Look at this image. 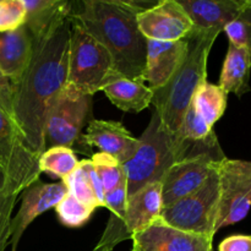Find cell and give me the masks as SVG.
I'll use <instances>...</instances> for the list:
<instances>
[{"label": "cell", "mask_w": 251, "mask_h": 251, "mask_svg": "<svg viewBox=\"0 0 251 251\" xmlns=\"http://www.w3.org/2000/svg\"><path fill=\"white\" fill-rule=\"evenodd\" d=\"M131 240L132 251H213V238L179 230L161 217Z\"/></svg>", "instance_id": "4fadbf2b"}, {"label": "cell", "mask_w": 251, "mask_h": 251, "mask_svg": "<svg viewBox=\"0 0 251 251\" xmlns=\"http://www.w3.org/2000/svg\"><path fill=\"white\" fill-rule=\"evenodd\" d=\"M26 7L24 0H0V32H9L24 26Z\"/></svg>", "instance_id": "f546056e"}, {"label": "cell", "mask_w": 251, "mask_h": 251, "mask_svg": "<svg viewBox=\"0 0 251 251\" xmlns=\"http://www.w3.org/2000/svg\"><path fill=\"white\" fill-rule=\"evenodd\" d=\"M213 132H215L213 127H211L196 112L194 105L190 104L184 114L180 126L176 135L179 139L185 140V141H201V140L207 139Z\"/></svg>", "instance_id": "f1b7e54d"}, {"label": "cell", "mask_w": 251, "mask_h": 251, "mask_svg": "<svg viewBox=\"0 0 251 251\" xmlns=\"http://www.w3.org/2000/svg\"><path fill=\"white\" fill-rule=\"evenodd\" d=\"M228 95L218 85L203 82L194 95L191 104L206 123L213 125L222 118L227 108Z\"/></svg>", "instance_id": "7402d4cb"}, {"label": "cell", "mask_w": 251, "mask_h": 251, "mask_svg": "<svg viewBox=\"0 0 251 251\" xmlns=\"http://www.w3.org/2000/svg\"><path fill=\"white\" fill-rule=\"evenodd\" d=\"M83 142L114 157L122 166L134 157L140 146L139 139L132 136L122 123L113 120H91Z\"/></svg>", "instance_id": "2e32d148"}, {"label": "cell", "mask_w": 251, "mask_h": 251, "mask_svg": "<svg viewBox=\"0 0 251 251\" xmlns=\"http://www.w3.org/2000/svg\"><path fill=\"white\" fill-rule=\"evenodd\" d=\"M93 211L95 210L83 205L69 193L55 207V212L60 223L69 228H78L85 225L91 218Z\"/></svg>", "instance_id": "83f0119b"}, {"label": "cell", "mask_w": 251, "mask_h": 251, "mask_svg": "<svg viewBox=\"0 0 251 251\" xmlns=\"http://www.w3.org/2000/svg\"><path fill=\"white\" fill-rule=\"evenodd\" d=\"M21 194V206L11 220L10 227L9 244H11L12 251H16L17 244L28 226L42 213L55 208L68 194V188L64 181L47 184L38 179Z\"/></svg>", "instance_id": "5bb4252c"}, {"label": "cell", "mask_w": 251, "mask_h": 251, "mask_svg": "<svg viewBox=\"0 0 251 251\" xmlns=\"http://www.w3.org/2000/svg\"><path fill=\"white\" fill-rule=\"evenodd\" d=\"M221 32L195 31L186 37L188 55L164 87L153 91L152 105L162 125L176 135L198 88L207 81L211 48Z\"/></svg>", "instance_id": "3957f363"}, {"label": "cell", "mask_w": 251, "mask_h": 251, "mask_svg": "<svg viewBox=\"0 0 251 251\" xmlns=\"http://www.w3.org/2000/svg\"><path fill=\"white\" fill-rule=\"evenodd\" d=\"M0 75H1V74H0Z\"/></svg>", "instance_id": "836d02e7"}, {"label": "cell", "mask_w": 251, "mask_h": 251, "mask_svg": "<svg viewBox=\"0 0 251 251\" xmlns=\"http://www.w3.org/2000/svg\"><path fill=\"white\" fill-rule=\"evenodd\" d=\"M251 61L244 48L229 43L220 77V87L226 93L242 97L250 91Z\"/></svg>", "instance_id": "44dd1931"}, {"label": "cell", "mask_w": 251, "mask_h": 251, "mask_svg": "<svg viewBox=\"0 0 251 251\" xmlns=\"http://www.w3.org/2000/svg\"><path fill=\"white\" fill-rule=\"evenodd\" d=\"M217 164L199 190L168 207H163L161 218L164 222L184 232L215 237L220 201Z\"/></svg>", "instance_id": "8992f818"}, {"label": "cell", "mask_w": 251, "mask_h": 251, "mask_svg": "<svg viewBox=\"0 0 251 251\" xmlns=\"http://www.w3.org/2000/svg\"><path fill=\"white\" fill-rule=\"evenodd\" d=\"M110 102L123 112L140 113L149 108L153 100V91L141 80H132L117 75L103 87Z\"/></svg>", "instance_id": "ffe728a7"}, {"label": "cell", "mask_w": 251, "mask_h": 251, "mask_svg": "<svg viewBox=\"0 0 251 251\" xmlns=\"http://www.w3.org/2000/svg\"><path fill=\"white\" fill-rule=\"evenodd\" d=\"M90 164V159L80 161L77 168L64 181V184L68 188L69 194H71L74 198L77 199L83 205L88 206L92 210H96V208L100 207V206L98 203L95 193H93L92 185H91L90 172H88Z\"/></svg>", "instance_id": "cb8c5ba5"}, {"label": "cell", "mask_w": 251, "mask_h": 251, "mask_svg": "<svg viewBox=\"0 0 251 251\" xmlns=\"http://www.w3.org/2000/svg\"><path fill=\"white\" fill-rule=\"evenodd\" d=\"M32 36L26 26L0 32V74L15 82L26 69L32 55Z\"/></svg>", "instance_id": "d6986e66"}, {"label": "cell", "mask_w": 251, "mask_h": 251, "mask_svg": "<svg viewBox=\"0 0 251 251\" xmlns=\"http://www.w3.org/2000/svg\"><path fill=\"white\" fill-rule=\"evenodd\" d=\"M218 251H251V235H232L223 240Z\"/></svg>", "instance_id": "1f68e13d"}, {"label": "cell", "mask_w": 251, "mask_h": 251, "mask_svg": "<svg viewBox=\"0 0 251 251\" xmlns=\"http://www.w3.org/2000/svg\"><path fill=\"white\" fill-rule=\"evenodd\" d=\"M19 196L0 172V251H5L9 245L11 216Z\"/></svg>", "instance_id": "d4e9b609"}, {"label": "cell", "mask_w": 251, "mask_h": 251, "mask_svg": "<svg viewBox=\"0 0 251 251\" xmlns=\"http://www.w3.org/2000/svg\"><path fill=\"white\" fill-rule=\"evenodd\" d=\"M207 139L201 141L179 139L162 125L159 117L153 110L150 124L139 137L140 146L136 153L123 164L126 176L127 198L149 184L161 183L164 174L174 163L200 150Z\"/></svg>", "instance_id": "277c9868"}, {"label": "cell", "mask_w": 251, "mask_h": 251, "mask_svg": "<svg viewBox=\"0 0 251 251\" xmlns=\"http://www.w3.org/2000/svg\"><path fill=\"white\" fill-rule=\"evenodd\" d=\"M0 110L12 114V85L9 78L0 75Z\"/></svg>", "instance_id": "d6a6232c"}, {"label": "cell", "mask_w": 251, "mask_h": 251, "mask_svg": "<svg viewBox=\"0 0 251 251\" xmlns=\"http://www.w3.org/2000/svg\"><path fill=\"white\" fill-rule=\"evenodd\" d=\"M26 22L32 41L53 34L71 20L74 2L68 0H24Z\"/></svg>", "instance_id": "e0dca14e"}, {"label": "cell", "mask_w": 251, "mask_h": 251, "mask_svg": "<svg viewBox=\"0 0 251 251\" xmlns=\"http://www.w3.org/2000/svg\"><path fill=\"white\" fill-rule=\"evenodd\" d=\"M244 0H179L195 31H225L239 14Z\"/></svg>", "instance_id": "ac0fdd59"}, {"label": "cell", "mask_w": 251, "mask_h": 251, "mask_svg": "<svg viewBox=\"0 0 251 251\" xmlns=\"http://www.w3.org/2000/svg\"><path fill=\"white\" fill-rule=\"evenodd\" d=\"M188 39L176 42H147L144 81L152 91L164 87L188 55Z\"/></svg>", "instance_id": "9a60e30c"}, {"label": "cell", "mask_w": 251, "mask_h": 251, "mask_svg": "<svg viewBox=\"0 0 251 251\" xmlns=\"http://www.w3.org/2000/svg\"><path fill=\"white\" fill-rule=\"evenodd\" d=\"M80 161L73 149L55 146L47 149L39 156L38 166L41 173H47L60 181H65L78 167Z\"/></svg>", "instance_id": "603a6c76"}, {"label": "cell", "mask_w": 251, "mask_h": 251, "mask_svg": "<svg viewBox=\"0 0 251 251\" xmlns=\"http://www.w3.org/2000/svg\"><path fill=\"white\" fill-rule=\"evenodd\" d=\"M163 210L161 183H152L127 198L126 211L123 220L110 216L104 233L92 251H112L119 243L131 239L161 217Z\"/></svg>", "instance_id": "9c48e42d"}, {"label": "cell", "mask_w": 251, "mask_h": 251, "mask_svg": "<svg viewBox=\"0 0 251 251\" xmlns=\"http://www.w3.org/2000/svg\"><path fill=\"white\" fill-rule=\"evenodd\" d=\"M127 206V183L126 176L113 190L104 195V207L110 210L112 215L118 220H123Z\"/></svg>", "instance_id": "4dcf8cb0"}, {"label": "cell", "mask_w": 251, "mask_h": 251, "mask_svg": "<svg viewBox=\"0 0 251 251\" xmlns=\"http://www.w3.org/2000/svg\"><path fill=\"white\" fill-rule=\"evenodd\" d=\"M90 109L91 96L64 87L47 117L46 150L55 146L71 149L80 137Z\"/></svg>", "instance_id": "8fae6325"}, {"label": "cell", "mask_w": 251, "mask_h": 251, "mask_svg": "<svg viewBox=\"0 0 251 251\" xmlns=\"http://www.w3.org/2000/svg\"><path fill=\"white\" fill-rule=\"evenodd\" d=\"M144 9L135 1L83 0L76 10L73 7L71 21L107 48L119 75L144 81L149 41L137 24Z\"/></svg>", "instance_id": "7a4b0ae2"}, {"label": "cell", "mask_w": 251, "mask_h": 251, "mask_svg": "<svg viewBox=\"0 0 251 251\" xmlns=\"http://www.w3.org/2000/svg\"><path fill=\"white\" fill-rule=\"evenodd\" d=\"M119 74L104 46L71 21L68 77L65 87L92 97Z\"/></svg>", "instance_id": "5b68a950"}, {"label": "cell", "mask_w": 251, "mask_h": 251, "mask_svg": "<svg viewBox=\"0 0 251 251\" xmlns=\"http://www.w3.org/2000/svg\"><path fill=\"white\" fill-rule=\"evenodd\" d=\"M229 43L242 47L251 61V0H244L238 16L225 28Z\"/></svg>", "instance_id": "484cf974"}, {"label": "cell", "mask_w": 251, "mask_h": 251, "mask_svg": "<svg viewBox=\"0 0 251 251\" xmlns=\"http://www.w3.org/2000/svg\"><path fill=\"white\" fill-rule=\"evenodd\" d=\"M220 179L216 233L244 220L251 207V162L225 159L217 164Z\"/></svg>", "instance_id": "30bf717a"}, {"label": "cell", "mask_w": 251, "mask_h": 251, "mask_svg": "<svg viewBox=\"0 0 251 251\" xmlns=\"http://www.w3.org/2000/svg\"><path fill=\"white\" fill-rule=\"evenodd\" d=\"M39 156L27 145L12 114L0 110V172L21 195L41 176Z\"/></svg>", "instance_id": "ba28073f"}, {"label": "cell", "mask_w": 251, "mask_h": 251, "mask_svg": "<svg viewBox=\"0 0 251 251\" xmlns=\"http://www.w3.org/2000/svg\"><path fill=\"white\" fill-rule=\"evenodd\" d=\"M71 20L53 34L33 41L24 73L12 82V118L27 145L41 156L46 151L47 117L68 77Z\"/></svg>", "instance_id": "6da1fadb"}, {"label": "cell", "mask_w": 251, "mask_h": 251, "mask_svg": "<svg viewBox=\"0 0 251 251\" xmlns=\"http://www.w3.org/2000/svg\"><path fill=\"white\" fill-rule=\"evenodd\" d=\"M141 33L151 41L176 42L185 39L194 26L179 0H161L137 14Z\"/></svg>", "instance_id": "7c38bea8"}, {"label": "cell", "mask_w": 251, "mask_h": 251, "mask_svg": "<svg viewBox=\"0 0 251 251\" xmlns=\"http://www.w3.org/2000/svg\"><path fill=\"white\" fill-rule=\"evenodd\" d=\"M226 156L213 132L202 147L174 163L161 181L163 207L195 193L203 185L218 162Z\"/></svg>", "instance_id": "52a82bcc"}, {"label": "cell", "mask_w": 251, "mask_h": 251, "mask_svg": "<svg viewBox=\"0 0 251 251\" xmlns=\"http://www.w3.org/2000/svg\"><path fill=\"white\" fill-rule=\"evenodd\" d=\"M90 161L102 183L105 194L113 190L125 176V171L122 164L109 154L97 152Z\"/></svg>", "instance_id": "4316f807"}]
</instances>
